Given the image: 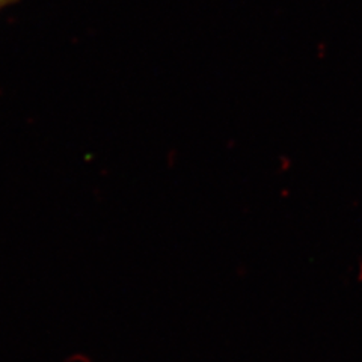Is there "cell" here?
<instances>
[{
	"mask_svg": "<svg viewBox=\"0 0 362 362\" xmlns=\"http://www.w3.org/2000/svg\"><path fill=\"white\" fill-rule=\"evenodd\" d=\"M16 2V0H0V11L8 8L9 5H13Z\"/></svg>",
	"mask_w": 362,
	"mask_h": 362,
	"instance_id": "cell-1",
	"label": "cell"
}]
</instances>
